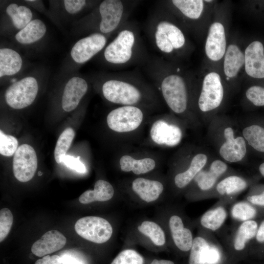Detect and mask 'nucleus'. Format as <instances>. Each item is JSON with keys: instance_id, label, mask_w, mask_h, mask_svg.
<instances>
[{"instance_id": "1", "label": "nucleus", "mask_w": 264, "mask_h": 264, "mask_svg": "<svg viewBox=\"0 0 264 264\" xmlns=\"http://www.w3.org/2000/svg\"><path fill=\"white\" fill-rule=\"evenodd\" d=\"M94 77L104 98L112 104L137 106L152 105L156 101L153 88L137 71L100 73Z\"/></svg>"}, {"instance_id": "2", "label": "nucleus", "mask_w": 264, "mask_h": 264, "mask_svg": "<svg viewBox=\"0 0 264 264\" xmlns=\"http://www.w3.org/2000/svg\"><path fill=\"white\" fill-rule=\"evenodd\" d=\"M112 37L99 54L101 62L106 66L115 69L141 66L149 58L150 55L135 22L128 20Z\"/></svg>"}, {"instance_id": "3", "label": "nucleus", "mask_w": 264, "mask_h": 264, "mask_svg": "<svg viewBox=\"0 0 264 264\" xmlns=\"http://www.w3.org/2000/svg\"><path fill=\"white\" fill-rule=\"evenodd\" d=\"M139 0H104L79 19L74 30L81 35L99 33L113 35L128 21Z\"/></svg>"}, {"instance_id": "4", "label": "nucleus", "mask_w": 264, "mask_h": 264, "mask_svg": "<svg viewBox=\"0 0 264 264\" xmlns=\"http://www.w3.org/2000/svg\"><path fill=\"white\" fill-rule=\"evenodd\" d=\"M145 75L157 87L169 108L175 113H183L188 101L186 84L179 74V68L173 71L161 57L150 55L141 66Z\"/></svg>"}, {"instance_id": "5", "label": "nucleus", "mask_w": 264, "mask_h": 264, "mask_svg": "<svg viewBox=\"0 0 264 264\" xmlns=\"http://www.w3.org/2000/svg\"><path fill=\"white\" fill-rule=\"evenodd\" d=\"M159 4L148 18L146 33L154 48L163 55L172 54L184 47L186 38L181 29L169 19Z\"/></svg>"}, {"instance_id": "6", "label": "nucleus", "mask_w": 264, "mask_h": 264, "mask_svg": "<svg viewBox=\"0 0 264 264\" xmlns=\"http://www.w3.org/2000/svg\"><path fill=\"white\" fill-rule=\"evenodd\" d=\"M260 220V219L233 223L229 231L223 234L222 242L233 258H239L249 252Z\"/></svg>"}, {"instance_id": "7", "label": "nucleus", "mask_w": 264, "mask_h": 264, "mask_svg": "<svg viewBox=\"0 0 264 264\" xmlns=\"http://www.w3.org/2000/svg\"><path fill=\"white\" fill-rule=\"evenodd\" d=\"M37 76L29 75L15 81L6 89L4 98L6 104L14 109L20 110L31 105L39 90Z\"/></svg>"}, {"instance_id": "8", "label": "nucleus", "mask_w": 264, "mask_h": 264, "mask_svg": "<svg viewBox=\"0 0 264 264\" xmlns=\"http://www.w3.org/2000/svg\"><path fill=\"white\" fill-rule=\"evenodd\" d=\"M228 171L227 164L220 160H215L208 169L202 170L196 176L192 192L188 198L192 201L207 199L218 181Z\"/></svg>"}, {"instance_id": "9", "label": "nucleus", "mask_w": 264, "mask_h": 264, "mask_svg": "<svg viewBox=\"0 0 264 264\" xmlns=\"http://www.w3.org/2000/svg\"><path fill=\"white\" fill-rule=\"evenodd\" d=\"M112 36L99 33H93L78 40L70 51L72 61L82 65L99 55L106 47L108 40Z\"/></svg>"}, {"instance_id": "10", "label": "nucleus", "mask_w": 264, "mask_h": 264, "mask_svg": "<svg viewBox=\"0 0 264 264\" xmlns=\"http://www.w3.org/2000/svg\"><path fill=\"white\" fill-rule=\"evenodd\" d=\"M76 232L83 238L96 243H103L111 237L113 230L106 219L96 216H87L75 224Z\"/></svg>"}, {"instance_id": "11", "label": "nucleus", "mask_w": 264, "mask_h": 264, "mask_svg": "<svg viewBox=\"0 0 264 264\" xmlns=\"http://www.w3.org/2000/svg\"><path fill=\"white\" fill-rule=\"evenodd\" d=\"M143 119V113L138 106H123L112 110L108 114L107 124L112 131L127 132L136 130Z\"/></svg>"}, {"instance_id": "12", "label": "nucleus", "mask_w": 264, "mask_h": 264, "mask_svg": "<svg viewBox=\"0 0 264 264\" xmlns=\"http://www.w3.org/2000/svg\"><path fill=\"white\" fill-rule=\"evenodd\" d=\"M235 201L230 199H219L196 220V225L198 229L214 234L220 232L229 214V207Z\"/></svg>"}, {"instance_id": "13", "label": "nucleus", "mask_w": 264, "mask_h": 264, "mask_svg": "<svg viewBox=\"0 0 264 264\" xmlns=\"http://www.w3.org/2000/svg\"><path fill=\"white\" fill-rule=\"evenodd\" d=\"M37 166V157L33 148L27 144L20 146L13 161V171L16 179L22 182L29 181L34 176Z\"/></svg>"}, {"instance_id": "14", "label": "nucleus", "mask_w": 264, "mask_h": 264, "mask_svg": "<svg viewBox=\"0 0 264 264\" xmlns=\"http://www.w3.org/2000/svg\"><path fill=\"white\" fill-rule=\"evenodd\" d=\"M223 97V88L220 75L214 72L207 74L198 98L199 109L203 112L215 109L221 104Z\"/></svg>"}, {"instance_id": "15", "label": "nucleus", "mask_w": 264, "mask_h": 264, "mask_svg": "<svg viewBox=\"0 0 264 264\" xmlns=\"http://www.w3.org/2000/svg\"><path fill=\"white\" fill-rule=\"evenodd\" d=\"M1 30L16 34L33 20V13L25 5L11 2L4 9Z\"/></svg>"}, {"instance_id": "16", "label": "nucleus", "mask_w": 264, "mask_h": 264, "mask_svg": "<svg viewBox=\"0 0 264 264\" xmlns=\"http://www.w3.org/2000/svg\"><path fill=\"white\" fill-rule=\"evenodd\" d=\"M179 213L172 214L168 220V227L174 245L180 252H189L194 240L191 226L185 222Z\"/></svg>"}, {"instance_id": "17", "label": "nucleus", "mask_w": 264, "mask_h": 264, "mask_svg": "<svg viewBox=\"0 0 264 264\" xmlns=\"http://www.w3.org/2000/svg\"><path fill=\"white\" fill-rule=\"evenodd\" d=\"M218 242L214 234L198 229L189 252L188 264H207L212 250Z\"/></svg>"}, {"instance_id": "18", "label": "nucleus", "mask_w": 264, "mask_h": 264, "mask_svg": "<svg viewBox=\"0 0 264 264\" xmlns=\"http://www.w3.org/2000/svg\"><path fill=\"white\" fill-rule=\"evenodd\" d=\"M88 88V82L82 76H71L64 86L61 104L63 110L70 112L76 109Z\"/></svg>"}, {"instance_id": "19", "label": "nucleus", "mask_w": 264, "mask_h": 264, "mask_svg": "<svg viewBox=\"0 0 264 264\" xmlns=\"http://www.w3.org/2000/svg\"><path fill=\"white\" fill-rule=\"evenodd\" d=\"M248 186L249 182L244 177L237 175H230L218 181L207 199L218 198L219 199L235 200L236 197Z\"/></svg>"}, {"instance_id": "20", "label": "nucleus", "mask_w": 264, "mask_h": 264, "mask_svg": "<svg viewBox=\"0 0 264 264\" xmlns=\"http://www.w3.org/2000/svg\"><path fill=\"white\" fill-rule=\"evenodd\" d=\"M225 141L221 145L219 153L224 160L229 162L235 163L242 160L246 154L245 140L242 136L236 138L231 127H227L224 131Z\"/></svg>"}, {"instance_id": "21", "label": "nucleus", "mask_w": 264, "mask_h": 264, "mask_svg": "<svg viewBox=\"0 0 264 264\" xmlns=\"http://www.w3.org/2000/svg\"><path fill=\"white\" fill-rule=\"evenodd\" d=\"M150 135L152 140L157 144L175 146L180 143L182 133L178 126L158 120L152 125Z\"/></svg>"}, {"instance_id": "22", "label": "nucleus", "mask_w": 264, "mask_h": 264, "mask_svg": "<svg viewBox=\"0 0 264 264\" xmlns=\"http://www.w3.org/2000/svg\"><path fill=\"white\" fill-rule=\"evenodd\" d=\"M226 37L223 25L218 22L212 24L209 28L205 44V52L212 61L221 59L226 52Z\"/></svg>"}, {"instance_id": "23", "label": "nucleus", "mask_w": 264, "mask_h": 264, "mask_svg": "<svg viewBox=\"0 0 264 264\" xmlns=\"http://www.w3.org/2000/svg\"><path fill=\"white\" fill-rule=\"evenodd\" d=\"M244 58L246 73L253 78H264V48L262 43L252 42L245 49Z\"/></svg>"}, {"instance_id": "24", "label": "nucleus", "mask_w": 264, "mask_h": 264, "mask_svg": "<svg viewBox=\"0 0 264 264\" xmlns=\"http://www.w3.org/2000/svg\"><path fill=\"white\" fill-rule=\"evenodd\" d=\"M66 237L59 231L51 230L44 233L35 242L31 251L38 257H43L62 249L66 244Z\"/></svg>"}, {"instance_id": "25", "label": "nucleus", "mask_w": 264, "mask_h": 264, "mask_svg": "<svg viewBox=\"0 0 264 264\" xmlns=\"http://www.w3.org/2000/svg\"><path fill=\"white\" fill-rule=\"evenodd\" d=\"M47 31L45 24L39 19H34L14 35V40L22 45H30L41 40Z\"/></svg>"}, {"instance_id": "26", "label": "nucleus", "mask_w": 264, "mask_h": 264, "mask_svg": "<svg viewBox=\"0 0 264 264\" xmlns=\"http://www.w3.org/2000/svg\"><path fill=\"white\" fill-rule=\"evenodd\" d=\"M229 215L233 223H238L262 218L264 216V209L243 199L235 201L230 205Z\"/></svg>"}, {"instance_id": "27", "label": "nucleus", "mask_w": 264, "mask_h": 264, "mask_svg": "<svg viewBox=\"0 0 264 264\" xmlns=\"http://www.w3.org/2000/svg\"><path fill=\"white\" fill-rule=\"evenodd\" d=\"M23 60L16 50L3 47L0 49V77H11L17 74L22 69Z\"/></svg>"}, {"instance_id": "28", "label": "nucleus", "mask_w": 264, "mask_h": 264, "mask_svg": "<svg viewBox=\"0 0 264 264\" xmlns=\"http://www.w3.org/2000/svg\"><path fill=\"white\" fill-rule=\"evenodd\" d=\"M207 162V156L204 154L195 155L189 167L183 172L176 174L174 178L175 186L181 190L187 187L194 180L197 175L202 170Z\"/></svg>"}, {"instance_id": "29", "label": "nucleus", "mask_w": 264, "mask_h": 264, "mask_svg": "<svg viewBox=\"0 0 264 264\" xmlns=\"http://www.w3.org/2000/svg\"><path fill=\"white\" fill-rule=\"evenodd\" d=\"M132 189L142 200L150 202L159 197L163 191L164 186L158 181L139 177L132 181Z\"/></svg>"}, {"instance_id": "30", "label": "nucleus", "mask_w": 264, "mask_h": 264, "mask_svg": "<svg viewBox=\"0 0 264 264\" xmlns=\"http://www.w3.org/2000/svg\"><path fill=\"white\" fill-rule=\"evenodd\" d=\"M114 189L108 181L98 180L94 184L93 190L84 192L79 198L82 204H88L94 201H106L110 199L114 195Z\"/></svg>"}, {"instance_id": "31", "label": "nucleus", "mask_w": 264, "mask_h": 264, "mask_svg": "<svg viewBox=\"0 0 264 264\" xmlns=\"http://www.w3.org/2000/svg\"><path fill=\"white\" fill-rule=\"evenodd\" d=\"M245 62L244 54L235 44L229 45L225 52L224 71L228 78L235 77Z\"/></svg>"}, {"instance_id": "32", "label": "nucleus", "mask_w": 264, "mask_h": 264, "mask_svg": "<svg viewBox=\"0 0 264 264\" xmlns=\"http://www.w3.org/2000/svg\"><path fill=\"white\" fill-rule=\"evenodd\" d=\"M121 170L123 172L132 171L135 175L145 174L153 170L155 161L151 158L136 159L128 155L122 156L119 160Z\"/></svg>"}, {"instance_id": "33", "label": "nucleus", "mask_w": 264, "mask_h": 264, "mask_svg": "<svg viewBox=\"0 0 264 264\" xmlns=\"http://www.w3.org/2000/svg\"><path fill=\"white\" fill-rule=\"evenodd\" d=\"M101 1L86 0H64L59 1L63 16L75 17L87 11H90Z\"/></svg>"}, {"instance_id": "34", "label": "nucleus", "mask_w": 264, "mask_h": 264, "mask_svg": "<svg viewBox=\"0 0 264 264\" xmlns=\"http://www.w3.org/2000/svg\"><path fill=\"white\" fill-rule=\"evenodd\" d=\"M169 2L183 16L191 20L198 19L203 9L202 0H172Z\"/></svg>"}, {"instance_id": "35", "label": "nucleus", "mask_w": 264, "mask_h": 264, "mask_svg": "<svg viewBox=\"0 0 264 264\" xmlns=\"http://www.w3.org/2000/svg\"><path fill=\"white\" fill-rule=\"evenodd\" d=\"M242 135L248 144L255 150L264 153V128L258 125L245 127Z\"/></svg>"}, {"instance_id": "36", "label": "nucleus", "mask_w": 264, "mask_h": 264, "mask_svg": "<svg viewBox=\"0 0 264 264\" xmlns=\"http://www.w3.org/2000/svg\"><path fill=\"white\" fill-rule=\"evenodd\" d=\"M139 231L149 237L157 246H163L166 243V236L162 228L154 222L144 221L138 227Z\"/></svg>"}, {"instance_id": "37", "label": "nucleus", "mask_w": 264, "mask_h": 264, "mask_svg": "<svg viewBox=\"0 0 264 264\" xmlns=\"http://www.w3.org/2000/svg\"><path fill=\"white\" fill-rule=\"evenodd\" d=\"M74 136V130L71 128H67L59 137L54 152L55 160L57 163L62 162L63 158L66 155Z\"/></svg>"}, {"instance_id": "38", "label": "nucleus", "mask_w": 264, "mask_h": 264, "mask_svg": "<svg viewBox=\"0 0 264 264\" xmlns=\"http://www.w3.org/2000/svg\"><path fill=\"white\" fill-rule=\"evenodd\" d=\"M143 257L134 250L127 249L121 251L110 264H144Z\"/></svg>"}, {"instance_id": "39", "label": "nucleus", "mask_w": 264, "mask_h": 264, "mask_svg": "<svg viewBox=\"0 0 264 264\" xmlns=\"http://www.w3.org/2000/svg\"><path fill=\"white\" fill-rule=\"evenodd\" d=\"M249 253L258 257H262L264 253V216L260 219Z\"/></svg>"}, {"instance_id": "40", "label": "nucleus", "mask_w": 264, "mask_h": 264, "mask_svg": "<svg viewBox=\"0 0 264 264\" xmlns=\"http://www.w3.org/2000/svg\"><path fill=\"white\" fill-rule=\"evenodd\" d=\"M18 141L16 138L5 134L0 131V154L6 156L14 154L18 149Z\"/></svg>"}, {"instance_id": "41", "label": "nucleus", "mask_w": 264, "mask_h": 264, "mask_svg": "<svg viewBox=\"0 0 264 264\" xmlns=\"http://www.w3.org/2000/svg\"><path fill=\"white\" fill-rule=\"evenodd\" d=\"M13 222L11 211L6 208L0 211V242H1L9 234Z\"/></svg>"}, {"instance_id": "42", "label": "nucleus", "mask_w": 264, "mask_h": 264, "mask_svg": "<svg viewBox=\"0 0 264 264\" xmlns=\"http://www.w3.org/2000/svg\"><path fill=\"white\" fill-rule=\"evenodd\" d=\"M245 94L254 105L264 106V88L257 86L251 87L246 90Z\"/></svg>"}, {"instance_id": "43", "label": "nucleus", "mask_w": 264, "mask_h": 264, "mask_svg": "<svg viewBox=\"0 0 264 264\" xmlns=\"http://www.w3.org/2000/svg\"><path fill=\"white\" fill-rule=\"evenodd\" d=\"M80 156L75 158L73 156L66 155L63 158L62 162L71 169L80 173H84L86 170V167L80 160Z\"/></svg>"}, {"instance_id": "44", "label": "nucleus", "mask_w": 264, "mask_h": 264, "mask_svg": "<svg viewBox=\"0 0 264 264\" xmlns=\"http://www.w3.org/2000/svg\"><path fill=\"white\" fill-rule=\"evenodd\" d=\"M244 200L259 208L264 209V189L261 192L248 194Z\"/></svg>"}, {"instance_id": "45", "label": "nucleus", "mask_w": 264, "mask_h": 264, "mask_svg": "<svg viewBox=\"0 0 264 264\" xmlns=\"http://www.w3.org/2000/svg\"><path fill=\"white\" fill-rule=\"evenodd\" d=\"M61 257L58 255H53L51 256L47 255L42 259H39L35 264H62Z\"/></svg>"}, {"instance_id": "46", "label": "nucleus", "mask_w": 264, "mask_h": 264, "mask_svg": "<svg viewBox=\"0 0 264 264\" xmlns=\"http://www.w3.org/2000/svg\"><path fill=\"white\" fill-rule=\"evenodd\" d=\"M63 264H85L79 259L69 254H64L61 257Z\"/></svg>"}, {"instance_id": "47", "label": "nucleus", "mask_w": 264, "mask_h": 264, "mask_svg": "<svg viewBox=\"0 0 264 264\" xmlns=\"http://www.w3.org/2000/svg\"><path fill=\"white\" fill-rule=\"evenodd\" d=\"M149 264H175V263L169 260H153Z\"/></svg>"}, {"instance_id": "48", "label": "nucleus", "mask_w": 264, "mask_h": 264, "mask_svg": "<svg viewBox=\"0 0 264 264\" xmlns=\"http://www.w3.org/2000/svg\"><path fill=\"white\" fill-rule=\"evenodd\" d=\"M258 170L260 174L264 177V162L259 165Z\"/></svg>"}, {"instance_id": "49", "label": "nucleus", "mask_w": 264, "mask_h": 264, "mask_svg": "<svg viewBox=\"0 0 264 264\" xmlns=\"http://www.w3.org/2000/svg\"><path fill=\"white\" fill-rule=\"evenodd\" d=\"M42 174H43V173H42L41 172H40V171L38 172V175H39V176H41V175H42Z\"/></svg>"}, {"instance_id": "50", "label": "nucleus", "mask_w": 264, "mask_h": 264, "mask_svg": "<svg viewBox=\"0 0 264 264\" xmlns=\"http://www.w3.org/2000/svg\"><path fill=\"white\" fill-rule=\"evenodd\" d=\"M212 1V0H205V1H206V2H211Z\"/></svg>"}, {"instance_id": "51", "label": "nucleus", "mask_w": 264, "mask_h": 264, "mask_svg": "<svg viewBox=\"0 0 264 264\" xmlns=\"http://www.w3.org/2000/svg\"><path fill=\"white\" fill-rule=\"evenodd\" d=\"M261 258H264V253L263 254V255H262V257Z\"/></svg>"}]
</instances>
